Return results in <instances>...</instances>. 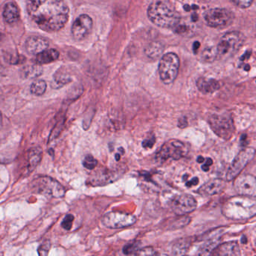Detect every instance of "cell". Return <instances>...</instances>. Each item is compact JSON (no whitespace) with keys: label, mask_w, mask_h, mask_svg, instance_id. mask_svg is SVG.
Instances as JSON below:
<instances>
[{"label":"cell","mask_w":256,"mask_h":256,"mask_svg":"<svg viewBox=\"0 0 256 256\" xmlns=\"http://www.w3.org/2000/svg\"><path fill=\"white\" fill-rule=\"evenodd\" d=\"M30 18L41 30L53 32L62 30L69 18L64 0H26Z\"/></svg>","instance_id":"obj_1"},{"label":"cell","mask_w":256,"mask_h":256,"mask_svg":"<svg viewBox=\"0 0 256 256\" xmlns=\"http://www.w3.org/2000/svg\"><path fill=\"white\" fill-rule=\"evenodd\" d=\"M148 16L154 24L161 28H173L180 23L181 17L170 2L157 0L148 7Z\"/></svg>","instance_id":"obj_2"},{"label":"cell","mask_w":256,"mask_h":256,"mask_svg":"<svg viewBox=\"0 0 256 256\" xmlns=\"http://www.w3.org/2000/svg\"><path fill=\"white\" fill-rule=\"evenodd\" d=\"M222 213L226 218L240 221L256 216V199L243 195L230 198L222 208Z\"/></svg>","instance_id":"obj_3"},{"label":"cell","mask_w":256,"mask_h":256,"mask_svg":"<svg viewBox=\"0 0 256 256\" xmlns=\"http://www.w3.org/2000/svg\"><path fill=\"white\" fill-rule=\"evenodd\" d=\"M244 40L243 34L239 32H230L226 33L220 39L216 48L217 59H228V58L232 57L241 48Z\"/></svg>","instance_id":"obj_4"},{"label":"cell","mask_w":256,"mask_h":256,"mask_svg":"<svg viewBox=\"0 0 256 256\" xmlns=\"http://www.w3.org/2000/svg\"><path fill=\"white\" fill-rule=\"evenodd\" d=\"M34 192L45 195L47 197L62 198L65 194V190L60 183L48 176H39L32 183Z\"/></svg>","instance_id":"obj_5"},{"label":"cell","mask_w":256,"mask_h":256,"mask_svg":"<svg viewBox=\"0 0 256 256\" xmlns=\"http://www.w3.org/2000/svg\"><path fill=\"white\" fill-rule=\"evenodd\" d=\"M208 125L213 133L223 140H228L235 133L233 119L227 114H213L208 118Z\"/></svg>","instance_id":"obj_6"},{"label":"cell","mask_w":256,"mask_h":256,"mask_svg":"<svg viewBox=\"0 0 256 256\" xmlns=\"http://www.w3.org/2000/svg\"><path fill=\"white\" fill-rule=\"evenodd\" d=\"M180 67L178 56L173 53H168L161 58L158 67L160 78L163 83H173L177 78Z\"/></svg>","instance_id":"obj_7"},{"label":"cell","mask_w":256,"mask_h":256,"mask_svg":"<svg viewBox=\"0 0 256 256\" xmlns=\"http://www.w3.org/2000/svg\"><path fill=\"white\" fill-rule=\"evenodd\" d=\"M187 148L184 143L179 140H172L166 142L157 153V163H163L169 160H179L185 155Z\"/></svg>","instance_id":"obj_8"},{"label":"cell","mask_w":256,"mask_h":256,"mask_svg":"<svg viewBox=\"0 0 256 256\" xmlns=\"http://www.w3.org/2000/svg\"><path fill=\"white\" fill-rule=\"evenodd\" d=\"M256 153V150L253 148H245L241 150L228 168L226 173L227 181H233L238 177L243 169L254 158Z\"/></svg>","instance_id":"obj_9"},{"label":"cell","mask_w":256,"mask_h":256,"mask_svg":"<svg viewBox=\"0 0 256 256\" xmlns=\"http://www.w3.org/2000/svg\"><path fill=\"white\" fill-rule=\"evenodd\" d=\"M204 18L209 27L224 28L233 22L235 15L225 8H212L205 13Z\"/></svg>","instance_id":"obj_10"},{"label":"cell","mask_w":256,"mask_h":256,"mask_svg":"<svg viewBox=\"0 0 256 256\" xmlns=\"http://www.w3.org/2000/svg\"><path fill=\"white\" fill-rule=\"evenodd\" d=\"M102 224L112 229L131 226L136 223V217L130 213L122 212H110L102 217Z\"/></svg>","instance_id":"obj_11"},{"label":"cell","mask_w":256,"mask_h":256,"mask_svg":"<svg viewBox=\"0 0 256 256\" xmlns=\"http://www.w3.org/2000/svg\"><path fill=\"white\" fill-rule=\"evenodd\" d=\"M173 212L179 216L186 215L197 208V202L195 198L188 194L177 195L171 202Z\"/></svg>","instance_id":"obj_12"},{"label":"cell","mask_w":256,"mask_h":256,"mask_svg":"<svg viewBox=\"0 0 256 256\" xmlns=\"http://www.w3.org/2000/svg\"><path fill=\"white\" fill-rule=\"evenodd\" d=\"M235 189L240 195L256 199V177L243 175L235 178Z\"/></svg>","instance_id":"obj_13"},{"label":"cell","mask_w":256,"mask_h":256,"mask_svg":"<svg viewBox=\"0 0 256 256\" xmlns=\"http://www.w3.org/2000/svg\"><path fill=\"white\" fill-rule=\"evenodd\" d=\"M122 176L121 171L112 169H100L94 174L91 175L88 179L87 184L93 187L104 186L117 181Z\"/></svg>","instance_id":"obj_14"},{"label":"cell","mask_w":256,"mask_h":256,"mask_svg":"<svg viewBox=\"0 0 256 256\" xmlns=\"http://www.w3.org/2000/svg\"><path fill=\"white\" fill-rule=\"evenodd\" d=\"M92 18L87 15H82L76 19L72 25L71 32L74 39L82 41L90 34L92 30Z\"/></svg>","instance_id":"obj_15"},{"label":"cell","mask_w":256,"mask_h":256,"mask_svg":"<svg viewBox=\"0 0 256 256\" xmlns=\"http://www.w3.org/2000/svg\"><path fill=\"white\" fill-rule=\"evenodd\" d=\"M225 185V181L223 179H211L200 187L197 192L202 196H213L224 192Z\"/></svg>","instance_id":"obj_16"},{"label":"cell","mask_w":256,"mask_h":256,"mask_svg":"<svg viewBox=\"0 0 256 256\" xmlns=\"http://www.w3.org/2000/svg\"><path fill=\"white\" fill-rule=\"evenodd\" d=\"M49 42L45 38L40 36H30L25 43V48L27 53L38 55L48 49Z\"/></svg>","instance_id":"obj_17"},{"label":"cell","mask_w":256,"mask_h":256,"mask_svg":"<svg viewBox=\"0 0 256 256\" xmlns=\"http://www.w3.org/2000/svg\"><path fill=\"white\" fill-rule=\"evenodd\" d=\"M42 158V149L40 147L31 148L27 152L26 156V161H25L24 169L25 172L29 174L31 173L35 168L37 167Z\"/></svg>","instance_id":"obj_18"},{"label":"cell","mask_w":256,"mask_h":256,"mask_svg":"<svg viewBox=\"0 0 256 256\" xmlns=\"http://www.w3.org/2000/svg\"><path fill=\"white\" fill-rule=\"evenodd\" d=\"M213 256H240V246L236 241H228L219 245Z\"/></svg>","instance_id":"obj_19"},{"label":"cell","mask_w":256,"mask_h":256,"mask_svg":"<svg viewBox=\"0 0 256 256\" xmlns=\"http://www.w3.org/2000/svg\"><path fill=\"white\" fill-rule=\"evenodd\" d=\"M198 89L203 94H210L220 89V84L214 79L201 78L196 82Z\"/></svg>","instance_id":"obj_20"},{"label":"cell","mask_w":256,"mask_h":256,"mask_svg":"<svg viewBox=\"0 0 256 256\" xmlns=\"http://www.w3.org/2000/svg\"><path fill=\"white\" fill-rule=\"evenodd\" d=\"M4 20L9 24H13L18 21L20 18V12L18 8L14 2H8L5 4L3 10Z\"/></svg>","instance_id":"obj_21"},{"label":"cell","mask_w":256,"mask_h":256,"mask_svg":"<svg viewBox=\"0 0 256 256\" xmlns=\"http://www.w3.org/2000/svg\"><path fill=\"white\" fill-rule=\"evenodd\" d=\"M59 57V51L55 49H47L40 53L39 54L36 55L34 61L35 64L41 65V64L53 63L57 60Z\"/></svg>","instance_id":"obj_22"},{"label":"cell","mask_w":256,"mask_h":256,"mask_svg":"<svg viewBox=\"0 0 256 256\" xmlns=\"http://www.w3.org/2000/svg\"><path fill=\"white\" fill-rule=\"evenodd\" d=\"M164 51V46L162 43L153 41L144 49V53L150 59H157L160 57Z\"/></svg>","instance_id":"obj_23"},{"label":"cell","mask_w":256,"mask_h":256,"mask_svg":"<svg viewBox=\"0 0 256 256\" xmlns=\"http://www.w3.org/2000/svg\"><path fill=\"white\" fill-rule=\"evenodd\" d=\"M220 240L219 238H211L205 242L198 251L197 256H210L217 246L220 245Z\"/></svg>","instance_id":"obj_24"},{"label":"cell","mask_w":256,"mask_h":256,"mask_svg":"<svg viewBox=\"0 0 256 256\" xmlns=\"http://www.w3.org/2000/svg\"><path fill=\"white\" fill-rule=\"evenodd\" d=\"M42 72V67L35 64L23 67L21 70V76L24 79H35L41 76Z\"/></svg>","instance_id":"obj_25"},{"label":"cell","mask_w":256,"mask_h":256,"mask_svg":"<svg viewBox=\"0 0 256 256\" xmlns=\"http://www.w3.org/2000/svg\"><path fill=\"white\" fill-rule=\"evenodd\" d=\"M191 246V240L187 238H181L173 246V256H184Z\"/></svg>","instance_id":"obj_26"},{"label":"cell","mask_w":256,"mask_h":256,"mask_svg":"<svg viewBox=\"0 0 256 256\" xmlns=\"http://www.w3.org/2000/svg\"><path fill=\"white\" fill-rule=\"evenodd\" d=\"M47 89V83L45 80H38L34 81L30 86V92L32 95L36 96H41L45 94Z\"/></svg>","instance_id":"obj_27"},{"label":"cell","mask_w":256,"mask_h":256,"mask_svg":"<svg viewBox=\"0 0 256 256\" xmlns=\"http://www.w3.org/2000/svg\"><path fill=\"white\" fill-rule=\"evenodd\" d=\"M71 81H72V79L66 76L65 74L56 73L54 78H53L52 87L54 88V89H59V88L63 87V85L69 83Z\"/></svg>","instance_id":"obj_28"},{"label":"cell","mask_w":256,"mask_h":256,"mask_svg":"<svg viewBox=\"0 0 256 256\" xmlns=\"http://www.w3.org/2000/svg\"><path fill=\"white\" fill-rule=\"evenodd\" d=\"M204 61L211 63L217 59V49L216 48H209L203 51L202 55Z\"/></svg>","instance_id":"obj_29"},{"label":"cell","mask_w":256,"mask_h":256,"mask_svg":"<svg viewBox=\"0 0 256 256\" xmlns=\"http://www.w3.org/2000/svg\"><path fill=\"white\" fill-rule=\"evenodd\" d=\"M82 165L86 169H89V170H93L97 167V161L94 158L92 155H86L82 161Z\"/></svg>","instance_id":"obj_30"},{"label":"cell","mask_w":256,"mask_h":256,"mask_svg":"<svg viewBox=\"0 0 256 256\" xmlns=\"http://www.w3.org/2000/svg\"><path fill=\"white\" fill-rule=\"evenodd\" d=\"M130 256H155V251L153 247L148 246L136 250L134 253H132Z\"/></svg>","instance_id":"obj_31"},{"label":"cell","mask_w":256,"mask_h":256,"mask_svg":"<svg viewBox=\"0 0 256 256\" xmlns=\"http://www.w3.org/2000/svg\"><path fill=\"white\" fill-rule=\"evenodd\" d=\"M51 243L49 240H45L41 243V246L38 250V256H48L49 250H50Z\"/></svg>","instance_id":"obj_32"},{"label":"cell","mask_w":256,"mask_h":256,"mask_svg":"<svg viewBox=\"0 0 256 256\" xmlns=\"http://www.w3.org/2000/svg\"><path fill=\"white\" fill-rule=\"evenodd\" d=\"M74 217L72 214H67L63 219V223H62V226L64 229L69 231L72 228L73 223H74Z\"/></svg>","instance_id":"obj_33"},{"label":"cell","mask_w":256,"mask_h":256,"mask_svg":"<svg viewBox=\"0 0 256 256\" xmlns=\"http://www.w3.org/2000/svg\"><path fill=\"white\" fill-rule=\"evenodd\" d=\"M138 246L139 245L137 242L128 243V244L125 245V247H124L123 253H125V255H131L132 253H134L135 251L137 250Z\"/></svg>","instance_id":"obj_34"},{"label":"cell","mask_w":256,"mask_h":256,"mask_svg":"<svg viewBox=\"0 0 256 256\" xmlns=\"http://www.w3.org/2000/svg\"><path fill=\"white\" fill-rule=\"evenodd\" d=\"M232 2L240 8H248L254 0H232Z\"/></svg>","instance_id":"obj_35"},{"label":"cell","mask_w":256,"mask_h":256,"mask_svg":"<svg viewBox=\"0 0 256 256\" xmlns=\"http://www.w3.org/2000/svg\"><path fill=\"white\" fill-rule=\"evenodd\" d=\"M250 244H251L252 249L256 252V227H255L251 232H250Z\"/></svg>","instance_id":"obj_36"},{"label":"cell","mask_w":256,"mask_h":256,"mask_svg":"<svg viewBox=\"0 0 256 256\" xmlns=\"http://www.w3.org/2000/svg\"><path fill=\"white\" fill-rule=\"evenodd\" d=\"M155 143V137H151L149 139H146L144 140L143 143V145L144 148H151L154 146V144Z\"/></svg>","instance_id":"obj_37"},{"label":"cell","mask_w":256,"mask_h":256,"mask_svg":"<svg viewBox=\"0 0 256 256\" xmlns=\"http://www.w3.org/2000/svg\"><path fill=\"white\" fill-rule=\"evenodd\" d=\"M213 164V160H212L211 158H207L206 160V163L203 166H202V169L204 172H208L209 169H210V166Z\"/></svg>","instance_id":"obj_38"},{"label":"cell","mask_w":256,"mask_h":256,"mask_svg":"<svg viewBox=\"0 0 256 256\" xmlns=\"http://www.w3.org/2000/svg\"><path fill=\"white\" fill-rule=\"evenodd\" d=\"M199 184V178L197 177H193L191 181H186V186L187 187H192Z\"/></svg>","instance_id":"obj_39"},{"label":"cell","mask_w":256,"mask_h":256,"mask_svg":"<svg viewBox=\"0 0 256 256\" xmlns=\"http://www.w3.org/2000/svg\"><path fill=\"white\" fill-rule=\"evenodd\" d=\"M188 125V122H187V118L186 117H181L178 121V125L177 126L181 129H184Z\"/></svg>","instance_id":"obj_40"},{"label":"cell","mask_w":256,"mask_h":256,"mask_svg":"<svg viewBox=\"0 0 256 256\" xmlns=\"http://www.w3.org/2000/svg\"><path fill=\"white\" fill-rule=\"evenodd\" d=\"M199 47H200V43L198 42V41H195V42L193 44V48H192V49H193L194 53H196V52H197Z\"/></svg>","instance_id":"obj_41"},{"label":"cell","mask_w":256,"mask_h":256,"mask_svg":"<svg viewBox=\"0 0 256 256\" xmlns=\"http://www.w3.org/2000/svg\"><path fill=\"white\" fill-rule=\"evenodd\" d=\"M204 161H205V158H204L203 157H202V156L198 157V158H197L198 163H203Z\"/></svg>","instance_id":"obj_42"},{"label":"cell","mask_w":256,"mask_h":256,"mask_svg":"<svg viewBox=\"0 0 256 256\" xmlns=\"http://www.w3.org/2000/svg\"><path fill=\"white\" fill-rule=\"evenodd\" d=\"M4 71H5V67L2 64H0V76L4 74Z\"/></svg>","instance_id":"obj_43"},{"label":"cell","mask_w":256,"mask_h":256,"mask_svg":"<svg viewBox=\"0 0 256 256\" xmlns=\"http://www.w3.org/2000/svg\"><path fill=\"white\" fill-rule=\"evenodd\" d=\"M2 112H1V111H0V126L2 125Z\"/></svg>","instance_id":"obj_44"},{"label":"cell","mask_w":256,"mask_h":256,"mask_svg":"<svg viewBox=\"0 0 256 256\" xmlns=\"http://www.w3.org/2000/svg\"><path fill=\"white\" fill-rule=\"evenodd\" d=\"M115 158L117 161L119 160H120V155H119V154H116V155H115Z\"/></svg>","instance_id":"obj_45"},{"label":"cell","mask_w":256,"mask_h":256,"mask_svg":"<svg viewBox=\"0 0 256 256\" xmlns=\"http://www.w3.org/2000/svg\"><path fill=\"white\" fill-rule=\"evenodd\" d=\"M188 177H189V176H187V175H184V177H183V180H184V181H187V178Z\"/></svg>","instance_id":"obj_46"},{"label":"cell","mask_w":256,"mask_h":256,"mask_svg":"<svg viewBox=\"0 0 256 256\" xmlns=\"http://www.w3.org/2000/svg\"><path fill=\"white\" fill-rule=\"evenodd\" d=\"M2 38H3V35H2V33H0V42L2 41Z\"/></svg>","instance_id":"obj_47"},{"label":"cell","mask_w":256,"mask_h":256,"mask_svg":"<svg viewBox=\"0 0 256 256\" xmlns=\"http://www.w3.org/2000/svg\"></svg>","instance_id":"obj_48"}]
</instances>
